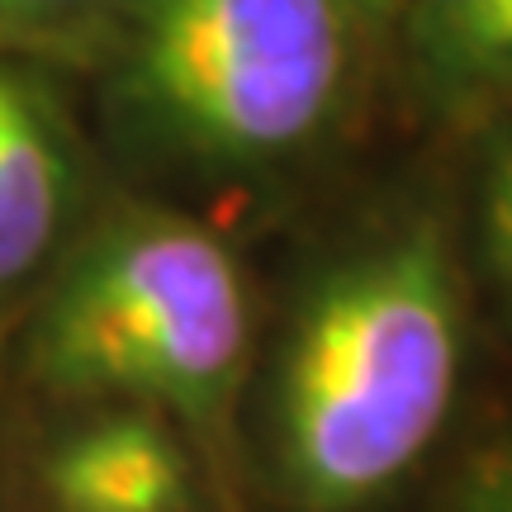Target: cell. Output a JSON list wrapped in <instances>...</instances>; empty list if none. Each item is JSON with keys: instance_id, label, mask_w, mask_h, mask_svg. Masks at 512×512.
<instances>
[{"instance_id": "6da1fadb", "label": "cell", "mask_w": 512, "mask_h": 512, "mask_svg": "<svg viewBox=\"0 0 512 512\" xmlns=\"http://www.w3.org/2000/svg\"><path fill=\"white\" fill-rule=\"evenodd\" d=\"M460 304L446 247L413 228L342 261L299 313L280 375V456L313 512L375 498L456 399Z\"/></svg>"}, {"instance_id": "7a4b0ae2", "label": "cell", "mask_w": 512, "mask_h": 512, "mask_svg": "<svg viewBox=\"0 0 512 512\" xmlns=\"http://www.w3.org/2000/svg\"><path fill=\"white\" fill-rule=\"evenodd\" d=\"M247 351V290L214 233L128 219L62 275L34 361L62 389H119L214 418Z\"/></svg>"}, {"instance_id": "3957f363", "label": "cell", "mask_w": 512, "mask_h": 512, "mask_svg": "<svg viewBox=\"0 0 512 512\" xmlns=\"http://www.w3.org/2000/svg\"><path fill=\"white\" fill-rule=\"evenodd\" d=\"M342 62L337 0H147L138 24L147 100L214 157L304 143L337 100Z\"/></svg>"}, {"instance_id": "277c9868", "label": "cell", "mask_w": 512, "mask_h": 512, "mask_svg": "<svg viewBox=\"0 0 512 512\" xmlns=\"http://www.w3.org/2000/svg\"><path fill=\"white\" fill-rule=\"evenodd\" d=\"M57 512H190L181 446L152 418H105L76 432L48 465Z\"/></svg>"}, {"instance_id": "5b68a950", "label": "cell", "mask_w": 512, "mask_h": 512, "mask_svg": "<svg viewBox=\"0 0 512 512\" xmlns=\"http://www.w3.org/2000/svg\"><path fill=\"white\" fill-rule=\"evenodd\" d=\"M67 209V162L43 105L0 72V285L38 266Z\"/></svg>"}, {"instance_id": "8992f818", "label": "cell", "mask_w": 512, "mask_h": 512, "mask_svg": "<svg viewBox=\"0 0 512 512\" xmlns=\"http://www.w3.org/2000/svg\"><path fill=\"white\" fill-rule=\"evenodd\" d=\"M418 34L446 72L512 81V0H418Z\"/></svg>"}, {"instance_id": "52a82bcc", "label": "cell", "mask_w": 512, "mask_h": 512, "mask_svg": "<svg viewBox=\"0 0 512 512\" xmlns=\"http://www.w3.org/2000/svg\"><path fill=\"white\" fill-rule=\"evenodd\" d=\"M484 238H489L498 280L512 294V152L498 157L489 171V185H484Z\"/></svg>"}, {"instance_id": "ba28073f", "label": "cell", "mask_w": 512, "mask_h": 512, "mask_svg": "<svg viewBox=\"0 0 512 512\" xmlns=\"http://www.w3.org/2000/svg\"><path fill=\"white\" fill-rule=\"evenodd\" d=\"M465 512H512V456H503L479 470Z\"/></svg>"}, {"instance_id": "9c48e42d", "label": "cell", "mask_w": 512, "mask_h": 512, "mask_svg": "<svg viewBox=\"0 0 512 512\" xmlns=\"http://www.w3.org/2000/svg\"><path fill=\"white\" fill-rule=\"evenodd\" d=\"M337 5L347 10V19H370V24H375V19L389 15L394 0H337Z\"/></svg>"}, {"instance_id": "30bf717a", "label": "cell", "mask_w": 512, "mask_h": 512, "mask_svg": "<svg viewBox=\"0 0 512 512\" xmlns=\"http://www.w3.org/2000/svg\"><path fill=\"white\" fill-rule=\"evenodd\" d=\"M76 0H0V15H38V10H62Z\"/></svg>"}]
</instances>
